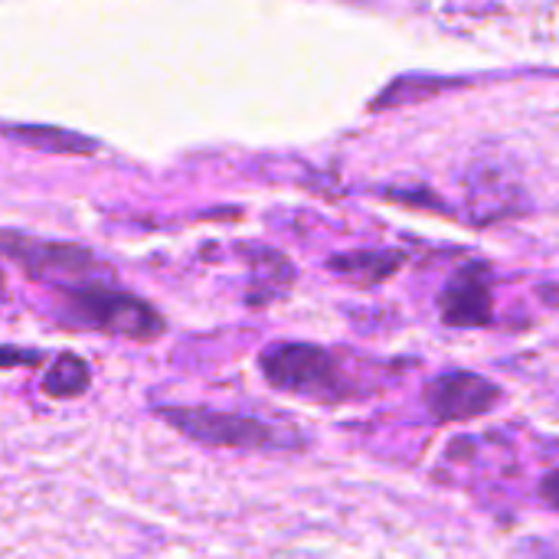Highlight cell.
<instances>
[{
  "label": "cell",
  "mask_w": 559,
  "mask_h": 559,
  "mask_svg": "<svg viewBox=\"0 0 559 559\" xmlns=\"http://www.w3.org/2000/svg\"><path fill=\"white\" fill-rule=\"evenodd\" d=\"M259 367L262 377L282 393H295L321 403H341L354 393L341 360L318 344H295V341L272 344L262 350Z\"/></svg>",
  "instance_id": "obj_1"
},
{
  "label": "cell",
  "mask_w": 559,
  "mask_h": 559,
  "mask_svg": "<svg viewBox=\"0 0 559 559\" xmlns=\"http://www.w3.org/2000/svg\"><path fill=\"white\" fill-rule=\"evenodd\" d=\"M66 318L82 328L131 337V341H154L164 334V318L147 301L121 288H111L105 282H85L66 288Z\"/></svg>",
  "instance_id": "obj_2"
},
{
  "label": "cell",
  "mask_w": 559,
  "mask_h": 559,
  "mask_svg": "<svg viewBox=\"0 0 559 559\" xmlns=\"http://www.w3.org/2000/svg\"><path fill=\"white\" fill-rule=\"evenodd\" d=\"M160 419L177 432L216 445V449H246V452H275V449H301V436L292 429H278L255 416L239 413H213V409H160Z\"/></svg>",
  "instance_id": "obj_3"
},
{
  "label": "cell",
  "mask_w": 559,
  "mask_h": 559,
  "mask_svg": "<svg viewBox=\"0 0 559 559\" xmlns=\"http://www.w3.org/2000/svg\"><path fill=\"white\" fill-rule=\"evenodd\" d=\"M0 252L13 259L29 278L59 285V288H75L85 282H102L108 272L105 265L82 246L75 242H56V239H39V236H23V233H0Z\"/></svg>",
  "instance_id": "obj_4"
},
{
  "label": "cell",
  "mask_w": 559,
  "mask_h": 559,
  "mask_svg": "<svg viewBox=\"0 0 559 559\" xmlns=\"http://www.w3.org/2000/svg\"><path fill=\"white\" fill-rule=\"evenodd\" d=\"M498 400H501V390L488 377L472 373V370L439 373L426 386V406H429L432 419H439V423L478 419V416L491 413Z\"/></svg>",
  "instance_id": "obj_5"
},
{
  "label": "cell",
  "mask_w": 559,
  "mask_h": 559,
  "mask_svg": "<svg viewBox=\"0 0 559 559\" xmlns=\"http://www.w3.org/2000/svg\"><path fill=\"white\" fill-rule=\"evenodd\" d=\"M442 321L449 328H481L495 314V295H491V269L485 262L462 265L439 298Z\"/></svg>",
  "instance_id": "obj_6"
},
{
  "label": "cell",
  "mask_w": 559,
  "mask_h": 559,
  "mask_svg": "<svg viewBox=\"0 0 559 559\" xmlns=\"http://www.w3.org/2000/svg\"><path fill=\"white\" fill-rule=\"evenodd\" d=\"M403 262H406V252H400V249H360V252L334 255L328 262V269L370 288V285L386 282L390 275H396L403 269Z\"/></svg>",
  "instance_id": "obj_7"
},
{
  "label": "cell",
  "mask_w": 559,
  "mask_h": 559,
  "mask_svg": "<svg viewBox=\"0 0 559 559\" xmlns=\"http://www.w3.org/2000/svg\"><path fill=\"white\" fill-rule=\"evenodd\" d=\"M3 134L23 147L43 151V154H92V151H98L95 138H85L69 128H52V124H3Z\"/></svg>",
  "instance_id": "obj_8"
},
{
  "label": "cell",
  "mask_w": 559,
  "mask_h": 559,
  "mask_svg": "<svg viewBox=\"0 0 559 559\" xmlns=\"http://www.w3.org/2000/svg\"><path fill=\"white\" fill-rule=\"evenodd\" d=\"M88 383H92L88 364L75 354H62L43 377V393L52 400H75L88 390Z\"/></svg>",
  "instance_id": "obj_9"
},
{
  "label": "cell",
  "mask_w": 559,
  "mask_h": 559,
  "mask_svg": "<svg viewBox=\"0 0 559 559\" xmlns=\"http://www.w3.org/2000/svg\"><path fill=\"white\" fill-rule=\"evenodd\" d=\"M246 252L252 259L255 285L272 288V295L275 292H285L295 282V269H292V262L282 252H272V249H262V246H249Z\"/></svg>",
  "instance_id": "obj_10"
},
{
  "label": "cell",
  "mask_w": 559,
  "mask_h": 559,
  "mask_svg": "<svg viewBox=\"0 0 559 559\" xmlns=\"http://www.w3.org/2000/svg\"><path fill=\"white\" fill-rule=\"evenodd\" d=\"M39 354H20V350H0V367L3 364H39Z\"/></svg>",
  "instance_id": "obj_11"
}]
</instances>
